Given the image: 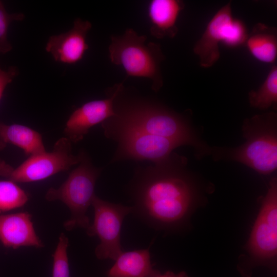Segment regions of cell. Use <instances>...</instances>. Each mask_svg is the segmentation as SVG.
Returning a JSON list of instances; mask_svg holds the SVG:
<instances>
[{"label":"cell","instance_id":"1","mask_svg":"<svg viewBox=\"0 0 277 277\" xmlns=\"http://www.w3.org/2000/svg\"><path fill=\"white\" fill-rule=\"evenodd\" d=\"M188 159L172 152L146 166L135 167L127 186L132 213L151 228L171 230L186 221L200 197Z\"/></svg>","mask_w":277,"mask_h":277},{"label":"cell","instance_id":"2","mask_svg":"<svg viewBox=\"0 0 277 277\" xmlns=\"http://www.w3.org/2000/svg\"><path fill=\"white\" fill-rule=\"evenodd\" d=\"M113 110L114 115L100 124L107 138L126 132L142 133L191 146L198 159L211 154L212 147L202 140L186 115L157 101L130 93L123 85L114 98Z\"/></svg>","mask_w":277,"mask_h":277},{"label":"cell","instance_id":"3","mask_svg":"<svg viewBox=\"0 0 277 277\" xmlns=\"http://www.w3.org/2000/svg\"><path fill=\"white\" fill-rule=\"evenodd\" d=\"M242 132L246 141L238 147H212L213 159L235 161L264 175L274 172L277 169V113L272 111L245 118Z\"/></svg>","mask_w":277,"mask_h":277},{"label":"cell","instance_id":"4","mask_svg":"<svg viewBox=\"0 0 277 277\" xmlns=\"http://www.w3.org/2000/svg\"><path fill=\"white\" fill-rule=\"evenodd\" d=\"M146 41L145 35H138L131 28L122 35L111 36L109 57L128 75L150 80L151 89L157 92L163 85L161 65L165 57L160 44Z\"/></svg>","mask_w":277,"mask_h":277},{"label":"cell","instance_id":"5","mask_svg":"<svg viewBox=\"0 0 277 277\" xmlns=\"http://www.w3.org/2000/svg\"><path fill=\"white\" fill-rule=\"evenodd\" d=\"M80 152L78 166L58 188H50L45 196L48 201L62 202L69 209L70 217L64 224L67 230L76 228L86 230L90 225L87 212L92 205L96 182L102 171V168L93 165L86 151L81 150Z\"/></svg>","mask_w":277,"mask_h":277},{"label":"cell","instance_id":"6","mask_svg":"<svg viewBox=\"0 0 277 277\" xmlns=\"http://www.w3.org/2000/svg\"><path fill=\"white\" fill-rule=\"evenodd\" d=\"M246 249L254 266L274 265L277 255V179L272 177L252 229Z\"/></svg>","mask_w":277,"mask_h":277},{"label":"cell","instance_id":"7","mask_svg":"<svg viewBox=\"0 0 277 277\" xmlns=\"http://www.w3.org/2000/svg\"><path fill=\"white\" fill-rule=\"evenodd\" d=\"M91 205L94 208V220L86 230L88 236H97L100 240L95 254L99 260L115 261L124 251L121 244V228L125 216L132 213V207L112 203L96 195Z\"/></svg>","mask_w":277,"mask_h":277},{"label":"cell","instance_id":"8","mask_svg":"<svg viewBox=\"0 0 277 277\" xmlns=\"http://www.w3.org/2000/svg\"><path fill=\"white\" fill-rule=\"evenodd\" d=\"M81 153H72V143L66 137L59 138L51 152L32 155L16 168L11 167L7 179L14 183H29L46 179L78 164Z\"/></svg>","mask_w":277,"mask_h":277},{"label":"cell","instance_id":"9","mask_svg":"<svg viewBox=\"0 0 277 277\" xmlns=\"http://www.w3.org/2000/svg\"><path fill=\"white\" fill-rule=\"evenodd\" d=\"M117 147L110 163L127 160L150 161L153 163L169 156L177 142L159 136L138 132H126L112 138Z\"/></svg>","mask_w":277,"mask_h":277},{"label":"cell","instance_id":"10","mask_svg":"<svg viewBox=\"0 0 277 277\" xmlns=\"http://www.w3.org/2000/svg\"><path fill=\"white\" fill-rule=\"evenodd\" d=\"M123 85L116 84L108 89L106 98L88 102L74 110L66 123L65 137L72 143H78L91 127L113 116V101Z\"/></svg>","mask_w":277,"mask_h":277},{"label":"cell","instance_id":"11","mask_svg":"<svg viewBox=\"0 0 277 277\" xmlns=\"http://www.w3.org/2000/svg\"><path fill=\"white\" fill-rule=\"evenodd\" d=\"M91 27L90 22L76 18L70 30L49 37L46 50L56 61L69 64L78 62L88 49L86 37Z\"/></svg>","mask_w":277,"mask_h":277},{"label":"cell","instance_id":"12","mask_svg":"<svg viewBox=\"0 0 277 277\" xmlns=\"http://www.w3.org/2000/svg\"><path fill=\"white\" fill-rule=\"evenodd\" d=\"M232 16L231 2H229L212 17L203 34L195 43L193 51L202 68H210L219 60V46L222 41L223 28Z\"/></svg>","mask_w":277,"mask_h":277},{"label":"cell","instance_id":"13","mask_svg":"<svg viewBox=\"0 0 277 277\" xmlns=\"http://www.w3.org/2000/svg\"><path fill=\"white\" fill-rule=\"evenodd\" d=\"M0 242L5 247L13 249L44 246L35 231L31 215L27 212L0 214Z\"/></svg>","mask_w":277,"mask_h":277},{"label":"cell","instance_id":"14","mask_svg":"<svg viewBox=\"0 0 277 277\" xmlns=\"http://www.w3.org/2000/svg\"><path fill=\"white\" fill-rule=\"evenodd\" d=\"M184 6L180 0L151 1L148 15L152 35L158 39L174 37L178 32L177 19Z\"/></svg>","mask_w":277,"mask_h":277},{"label":"cell","instance_id":"15","mask_svg":"<svg viewBox=\"0 0 277 277\" xmlns=\"http://www.w3.org/2000/svg\"><path fill=\"white\" fill-rule=\"evenodd\" d=\"M161 272L151 262L148 249L123 251L107 272V277H155Z\"/></svg>","mask_w":277,"mask_h":277},{"label":"cell","instance_id":"16","mask_svg":"<svg viewBox=\"0 0 277 277\" xmlns=\"http://www.w3.org/2000/svg\"><path fill=\"white\" fill-rule=\"evenodd\" d=\"M9 144L20 148L29 156L46 151L37 131L25 125H7L0 121V150Z\"/></svg>","mask_w":277,"mask_h":277},{"label":"cell","instance_id":"17","mask_svg":"<svg viewBox=\"0 0 277 277\" xmlns=\"http://www.w3.org/2000/svg\"><path fill=\"white\" fill-rule=\"evenodd\" d=\"M244 45L256 60L273 64L277 58L276 28L261 23L256 24Z\"/></svg>","mask_w":277,"mask_h":277},{"label":"cell","instance_id":"18","mask_svg":"<svg viewBox=\"0 0 277 277\" xmlns=\"http://www.w3.org/2000/svg\"><path fill=\"white\" fill-rule=\"evenodd\" d=\"M250 106L260 110L277 106V66L273 65L263 83L256 90L248 93Z\"/></svg>","mask_w":277,"mask_h":277},{"label":"cell","instance_id":"19","mask_svg":"<svg viewBox=\"0 0 277 277\" xmlns=\"http://www.w3.org/2000/svg\"><path fill=\"white\" fill-rule=\"evenodd\" d=\"M28 200V194L16 183L0 181V214L23 207Z\"/></svg>","mask_w":277,"mask_h":277},{"label":"cell","instance_id":"20","mask_svg":"<svg viewBox=\"0 0 277 277\" xmlns=\"http://www.w3.org/2000/svg\"><path fill=\"white\" fill-rule=\"evenodd\" d=\"M248 33L245 23L232 16L223 28L221 44L229 48L240 47L245 45Z\"/></svg>","mask_w":277,"mask_h":277},{"label":"cell","instance_id":"21","mask_svg":"<svg viewBox=\"0 0 277 277\" xmlns=\"http://www.w3.org/2000/svg\"><path fill=\"white\" fill-rule=\"evenodd\" d=\"M68 239L62 233L53 254L52 277H69L70 271L67 255Z\"/></svg>","mask_w":277,"mask_h":277},{"label":"cell","instance_id":"22","mask_svg":"<svg viewBox=\"0 0 277 277\" xmlns=\"http://www.w3.org/2000/svg\"><path fill=\"white\" fill-rule=\"evenodd\" d=\"M25 18L22 13H8L3 3L0 1V53H6L12 49V46L8 40V30L13 21H21Z\"/></svg>","mask_w":277,"mask_h":277},{"label":"cell","instance_id":"23","mask_svg":"<svg viewBox=\"0 0 277 277\" xmlns=\"http://www.w3.org/2000/svg\"><path fill=\"white\" fill-rule=\"evenodd\" d=\"M18 73L16 67H11L7 70H3L0 67V100L7 85L18 75Z\"/></svg>","mask_w":277,"mask_h":277},{"label":"cell","instance_id":"24","mask_svg":"<svg viewBox=\"0 0 277 277\" xmlns=\"http://www.w3.org/2000/svg\"><path fill=\"white\" fill-rule=\"evenodd\" d=\"M155 277H189L185 271L175 273L172 271H167L163 274H159Z\"/></svg>","mask_w":277,"mask_h":277}]
</instances>
